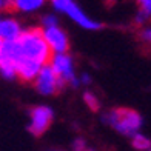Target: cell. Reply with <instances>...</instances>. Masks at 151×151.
<instances>
[{
	"instance_id": "6da1fadb",
	"label": "cell",
	"mask_w": 151,
	"mask_h": 151,
	"mask_svg": "<svg viewBox=\"0 0 151 151\" xmlns=\"http://www.w3.org/2000/svg\"><path fill=\"white\" fill-rule=\"evenodd\" d=\"M14 43V51L16 57L19 59H31L36 60L39 63H48V60L51 57V50L48 46L46 40L43 37V29L42 26H34V28L23 29L22 34L12 40Z\"/></svg>"
},
{
	"instance_id": "7a4b0ae2",
	"label": "cell",
	"mask_w": 151,
	"mask_h": 151,
	"mask_svg": "<svg viewBox=\"0 0 151 151\" xmlns=\"http://www.w3.org/2000/svg\"><path fill=\"white\" fill-rule=\"evenodd\" d=\"M102 122L109 128H113L114 131H117L119 134L127 137H131L136 133H139L143 125L140 113H137L133 108L125 106L108 109L106 113L102 114Z\"/></svg>"
},
{
	"instance_id": "3957f363",
	"label": "cell",
	"mask_w": 151,
	"mask_h": 151,
	"mask_svg": "<svg viewBox=\"0 0 151 151\" xmlns=\"http://www.w3.org/2000/svg\"><path fill=\"white\" fill-rule=\"evenodd\" d=\"M50 3L54 11L60 12V14H65L76 25H79L80 28H83L86 31H96V29L102 28V23L88 16L74 0H50Z\"/></svg>"
},
{
	"instance_id": "277c9868",
	"label": "cell",
	"mask_w": 151,
	"mask_h": 151,
	"mask_svg": "<svg viewBox=\"0 0 151 151\" xmlns=\"http://www.w3.org/2000/svg\"><path fill=\"white\" fill-rule=\"evenodd\" d=\"M48 63L51 65V68L56 71V74L66 85H71L73 88L80 86L79 76L76 73L74 59L71 57V54L68 51L66 52H52Z\"/></svg>"
},
{
	"instance_id": "5b68a950",
	"label": "cell",
	"mask_w": 151,
	"mask_h": 151,
	"mask_svg": "<svg viewBox=\"0 0 151 151\" xmlns=\"http://www.w3.org/2000/svg\"><path fill=\"white\" fill-rule=\"evenodd\" d=\"M32 83H34L36 91L39 94H42V96H46V97L60 93L62 90H63V86L66 85L65 82L56 74V71L51 68L50 63H45L42 68H40V71L36 76V79H34Z\"/></svg>"
},
{
	"instance_id": "8992f818",
	"label": "cell",
	"mask_w": 151,
	"mask_h": 151,
	"mask_svg": "<svg viewBox=\"0 0 151 151\" xmlns=\"http://www.w3.org/2000/svg\"><path fill=\"white\" fill-rule=\"evenodd\" d=\"M54 120V111L48 105H37L31 108L29 111V123H28V131L32 136H42L50 129L51 123Z\"/></svg>"
},
{
	"instance_id": "52a82bcc",
	"label": "cell",
	"mask_w": 151,
	"mask_h": 151,
	"mask_svg": "<svg viewBox=\"0 0 151 151\" xmlns=\"http://www.w3.org/2000/svg\"><path fill=\"white\" fill-rule=\"evenodd\" d=\"M0 76L8 80L17 77V57L12 42H3L0 48Z\"/></svg>"
},
{
	"instance_id": "ba28073f",
	"label": "cell",
	"mask_w": 151,
	"mask_h": 151,
	"mask_svg": "<svg viewBox=\"0 0 151 151\" xmlns=\"http://www.w3.org/2000/svg\"><path fill=\"white\" fill-rule=\"evenodd\" d=\"M42 29H43V37L46 40L48 46H50L51 52L70 51V37H68L66 31L60 25L48 26V28H42Z\"/></svg>"
},
{
	"instance_id": "9c48e42d",
	"label": "cell",
	"mask_w": 151,
	"mask_h": 151,
	"mask_svg": "<svg viewBox=\"0 0 151 151\" xmlns=\"http://www.w3.org/2000/svg\"><path fill=\"white\" fill-rule=\"evenodd\" d=\"M43 65L31 59H19L17 60V79L26 83H32L36 76L39 74Z\"/></svg>"
},
{
	"instance_id": "30bf717a",
	"label": "cell",
	"mask_w": 151,
	"mask_h": 151,
	"mask_svg": "<svg viewBox=\"0 0 151 151\" xmlns=\"http://www.w3.org/2000/svg\"><path fill=\"white\" fill-rule=\"evenodd\" d=\"M23 28L22 23L14 17H0V39L3 42H12L16 40L20 34H22Z\"/></svg>"
},
{
	"instance_id": "8fae6325",
	"label": "cell",
	"mask_w": 151,
	"mask_h": 151,
	"mask_svg": "<svg viewBox=\"0 0 151 151\" xmlns=\"http://www.w3.org/2000/svg\"><path fill=\"white\" fill-rule=\"evenodd\" d=\"M46 5V0H11V11L20 14H34Z\"/></svg>"
},
{
	"instance_id": "7c38bea8",
	"label": "cell",
	"mask_w": 151,
	"mask_h": 151,
	"mask_svg": "<svg viewBox=\"0 0 151 151\" xmlns=\"http://www.w3.org/2000/svg\"><path fill=\"white\" fill-rule=\"evenodd\" d=\"M131 147L137 151H150L151 150V139L139 131L134 136H131Z\"/></svg>"
},
{
	"instance_id": "4fadbf2b",
	"label": "cell",
	"mask_w": 151,
	"mask_h": 151,
	"mask_svg": "<svg viewBox=\"0 0 151 151\" xmlns=\"http://www.w3.org/2000/svg\"><path fill=\"white\" fill-rule=\"evenodd\" d=\"M82 99H83V104L86 105V108L90 109V111L97 113L99 109H100V100H99V97L93 91L86 90L83 94H82Z\"/></svg>"
},
{
	"instance_id": "5bb4252c",
	"label": "cell",
	"mask_w": 151,
	"mask_h": 151,
	"mask_svg": "<svg viewBox=\"0 0 151 151\" xmlns=\"http://www.w3.org/2000/svg\"><path fill=\"white\" fill-rule=\"evenodd\" d=\"M133 22H134V25L137 26V28H142V26L151 23V16L148 14V12H145V11H142V9L137 8V12L134 14Z\"/></svg>"
},
{
	"instance_id": "9a60e30c",
	"label": "cell",
	"mask_w": 151,
	"mask_h": 151,
	"mask_svg": "<svg viewBox=\"0 0 151 151\" xmlns=\"http://www.w3.org/2000/svg\"><path fill=\"white\" fill-rule=\"evenodd\" d=\"M137 37L142 43H145L147 46H151V23L139 28V32H137Z\"/></svg>"
},
{
	"instance_id": "2e32d148",
	"label": "cell",
	"mask_w": 151,
	"mask_h": 151,
	"mask_svg": "<svg viewBox=\"0 0 151 151\" xmlns=\"http://www.w3.org/2000/svg\"><path fill=\"white\" fill-rule=\"evenodd\" d=\"M40 25H42V28L59 25V17L54 14V12H46V14L42 16V19H40Z\"/></svg>"
},
{
	"instance_id": "e0dca14e",
	"label": "cell",
	"mask_w": 151,
	"mask_h": 151,
	"mask_svg": "<svg viewBox=\"0 0 151 151\" xmlns=\"http://www.w3.org/2000/svg\"><path fill=\"white\" fill-rule=\"evenodd\" d=\"M71 148L74 151H85V150H88V143L83 137H76L71 143Z\"/></svg>"
},
{
	"instance_id": "ac0fdd59",
	"label": "cell",
	"mask_w": 151,
	"mask_h": 151,
	"mask_svg": "<svg viewBox=\"0 0 151 151\" xmlns=\"http://www.w3.org/2000/svg\"><path fill=\"white\" fill-rule=\"evenodd\" d=\"M137 3V8L148 12V14L151 16V0H136Z\"/></svg>"
},
{
	"instance_id": "d6986e66",
	"label": "cell",
	"mask_w": 151,
	"mask_h": 151,
	"mask_svg": "<svg viewBox=\"0 0 151 151\" xmlns=\"http://www.w3.org/2000/svg\"><path fill=\"white\" fill-rule=\"evenodd\" d=\"M79 80H80V85H82V86H90L91 82H93L91 74H88V73H82V74L79 76Z\"/></svg>"
},
{
	"instance_id": "ffe728a7",
	"label": "cell",
	"mask_w": 151,
	"mask_h": 151,
	"mask_svg": "<svg viewBox=\"0 0 151 151\" xmlns=\"http://www.w3.org/2000/svg\"><path fill=\"white\" fill-rule=\"evenodd\" d=\"M11 9V0H0V12Z\"/></svg>"
},
{
	"instance_id": "44dd1931",
	"label": "cell",
	"mask_w": 151,
	"mask_h": 151,
	"mask_svg": "<svg viewBox=\"0 0 151 151\" xmlns=\"http://www.w3.org/2000/svg\"><path fill=\"white\" fill-rule=\"evenodd\" d=\"M2 43H3V40H2V39H0V48H2Z\"/></svg>"
}]
</instances>
